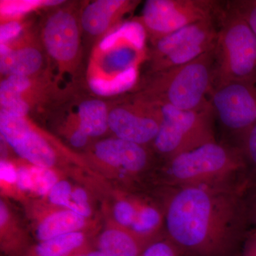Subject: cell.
Listing matches in <instances>:
<instances>
[{"label": "cell", "mask_w": 256, "mask_h": 256, "mask_svg": "<svg viewBox=\"0 0 256 256\" xmlns=\"http://www.w3.org/2000/svg\"><path fill=\"white\" fill-rule=\"evenodd\" d=\"M247 188L164 186L165 235L186 256H228L246 236Z\"/></svg>", "instance_id": "1"}, {"label": "cell", "mask_w": 256, "mask_h": 256, "mask_svg": "<svg viewBox=\"0 0 256 256\" xmlns=\"http://www.w3.org/2000/svg\"><path fill=\"white\" fill-rule=\"evenodd\" d=\"M164 186L240 188L248 186L247 168L236 146L214 141L166 161Z\"/></svg>", "instance_id": "2"}, {"label": "cell", "mask_w": 256, "mask_h": 256, "mask_svg": "<svg viewBox=\"0 0 256 256\" xmlns=\"http://www.w3.org/2000/svg\"><path fill=\"white\" fill-rule=\"evenodd\" d=\"M218 25L213 88L256 78V36L246 20L226 2L218 12Z\"/></svg>", "instance_id": "3"}, {"label": "cell", "mask_w": 256, "mask_h": 256, "mask_svg": "<svg viewBox=\"0 0 256 256\" xmlns=\"http://www.w3.org/2000/svg\"><path fill=\"white\" fill-rule=\"evenodd\" d=\"M214 62L213 50L188 64L160 72L149 88L154 102L183 110L204 105L214 87Z\"/></svg>", "instance_id": "4"}, {"label": "cell", "mask_w": 256, "mask_h": 256, "mask_svg": "<svg viewBox=\"0 0 256 256\" xmlns=\"http://www.w3.org/2000/svg\"><path fill=\"white\" fill-rule=\"evenodd\" d=\"M158 104L161 122L152 144L156 152L164 156L166 161L182 153L216 141V118L210 100L198 108L188 110Z\"/></svg>", "instance_id": "5"}, {"label": "cell", "mask_w": 256, "mask_h": 256, "mask_svg": "<svg viewBox=\"0 0 256 256\" xmlns=\"http://www.w3.org/2000/svg\"><path fill=\"white\" fill-rule=\"evenodd\" d=\"M222 2L212 0H148L142 25L156 42L184 28L218 16Z\"/></svg>", "instance_id": "6"}, {"label": "cell", "mask_w": 256, "mask_h": 256, "mask_svg": "<svg viewBox=\"0 0 256 256\" xmlns=\"http://www.w3.org/2000/svg\"><path fill=\"white\" fill-rule=\"evenodd\" d=\"M218 28L217 16L192 24L158 40L153 58L154 69L160 72L180 66L214 50Z\"/></svg>", "instance_id": "7"}, {"label": "cell", "mask_w": 256, "mask_h": 256, "mask_svg": "<svg viewBox=\"0 0 256 256\" xmlns=\"http://www.w3.org/2000/svg\"><path fill=\"white\" fill-rule=\"evenodd\" d=\"M210 96L216 118L236 138L256 124V78L214 87Z\"/></svg>", "instance_id": "8"}, {"label": "cell", "mask_w": 256, "mask_h": 256, "mask_svg": "<svg viewBox=\"0 0 256 256\" xmlns=\"http://www.w3.org/2000/svg\"><path fill=\"white\" fill-rule=\"evenodd\" d=\"M0 132L20 158L35 166L54 169L56 163L54 150L23 117L1 110Z\"/></svg>", "instance_id": "9"}, {"label": "cell", "mask_w": 256, "mask_h": 256, "mask_svg": "<svg viewBox=\"0 0 256 256\" xmlns=\"http://www.w3.org/2000/svg\"><path fill=\"white\" fill-rule=\"evenodd\" d=\"M160 122V106L154 102L117 108L108 114V127L116 138L143 146L154 142Z\"/></svg>", "instance_id": "10"}, {"label": "cell", "mask_w": 256, "mask_h": 256, "mask_svg": "<svg viewBox=\"0 0 256 256\" xmlns=\"http://www.w3.org/2000/svg\"><path fill=\"white\" fill-rule=\"evenodd\" d=\"M94 154L101 163L129 180L144 172L150 164L146 146L118 138L98 142Z\"/></svg>", "instance_id": "11"}, {"label": "cell", "mask_w": 256, "mask_h": 256, "mask_svg": "<svg viewBox=\"0 0 256 256\" xmlns=\"http://www.w3.org/2000/svg\"><path fill=\"white\" fill-rule=\"evenodd\" d=\"M44 42L47 52L56 60H73L78 48V30L75 18L65 12L52 15L44 30Z\"/></svg>", "instance_id": "12"}, {"label": "cell", "mask_w": 256, "mask_h": 256, "mask_svg": "<svg viewBox=\"0 0 256 256\" xmlns=\"http://www.w3.org/2000/svg\"><path fill=\"white\" fill-rule=\"evenodd\" d=\"M35 218L37 220L34 234L38 242L64 234L86 232L92 224L90 218L73 210L50 205L43 210L40 208Z\"/></svg>", "instance_id": "13"}, {"label": "cell", "mask_w": 256, "mask_h": 256, "mask_svg": "<svg viewBox=\"0 0 256 256\" xmlns=\"http://www.w3.org/2000/svg\"><path fill=\"white\" fill-rule=\"evenodd\" d=\"M149 244L132 230L112 222L101 232L96 245L104 256H140Z\"/></svg>", "instance_id": "14"}, {"label": "cell", "mask_w": 256, "mask_h": 256, "mask_svg": "<svg viewBox=\"0 0 256 256\" xmlns=\"http://www.w3.org/2000/svg\"><path fill=\"white\" fill-rule=\"evenodd\" d=\"M30 236L5 200L0 202V249L5 256H24L30 248Z\"/></svg>", "instance_id": "15"}, {"label": "cell", "mask_w": 256, "mask_h": 256, "mask_svg": "<svg viewBox=\"0 0 256 256\" xmlns=\"http://www.w3.org/2000/svg\"><path fill=\"white\" fill-rule=\"evenodd\" d=\"M90 250L88 235L78 232L38 242L24 256H80Z\"/></svg>", "instance_id": "16"}, {"label": "cell", "mask_w": 256, "mask_h": 256, "mask_svg": "<svg viewBox=\"0 0 256 256\" xmlns=\"http://www.w3.org/2000/svg\"><path fill=\"white\" fill-rule=\"evenodd\" d=\"M42 64L41 53L36 48L13 50L5 44H0V70L4 75L28 77L37 72Z\"/></svg>", "instance_id": "17"}, {"label": "cell", "mask_w": 256, "mask_h": 256, "mask_svg": "<svg viewBox=\"0 0 256 256\" xmlns=\"http://www.w3.org/2000/svg\"><path fill=\"white\" fill-rule=\"evenodd\" d=\"M128 4L129 2L124 0H98L90 3L82 12V28L92 35L104 33L114 15Z\"/></svg>", "instance_id": "18"}, {"label": "cell", "mask_w": 256, "mask_h": 256, "mask_svg": "<svg viewBox=\"0 0 256 256\" xmlns=\"http://www.w3.org/2000/svg\"><path fill=\"white\" fill-rule=\"evenodd\" d=\"M30 86V80L23 76H10L3 80L0 84L1 110L24 117L28 114V106L22 98V94Z\"/></svg>", "instance_id": "19"}, {"label": "cell", "mask_w": 256, "mask_h": 256, "mask_svg": "<svg viewBox=\"0 0 256 256\" xmlns=\"http://www.w3.org/2000/svg\"><path fill=\"white\" fill-rule=\"evenodd\" d=\"M108 114L107 107L102 101H84L78 108V128L89 138L102 136L109 128Z\"/></svg>", "instance_id": "20"}, {"label": "cell", "mask_w": 256, "mask_h": 256, "mask_svg": "<svg viewBox=\"0 0 256 256\" xmlns=\"http://www.w3.org/2000/svg\"><path fill=\"white\" fill-rule=\"evenodd\" d=\"M136 80V70L134 67L121 72L114 78H94L88 82L92 92L101 96L117 95L128 90L134 85Z\"/></svg>", "instance_id": "21"}, {"label": "cell", "mask_w": 256, "mask_h": 256, "mask_svg": "<svg viewBox=\"0 0 256 256\" xmlns=\"http://www.w3.org/2000/svg\"><path fill=\"white\" fill-rule=\"evenodd\" d=\"M144 200L136 195H121L114 204L112 222L130 230Z\"/></svg>", "instance_id": "22"}, {"label": "cell", "mask_w": 256, "mask_h": 256, "mask_svg": "<svg viewBox=\"0 0 256 256\" xmlns=\"http://www.w3.org/2000/svg\"><path fill=\"white\" fill-rule=\"evenodd\" d=\"M121 38H126L138 50H141L144 45L146 32L142 25L138 22L124 24L118 30L110 33L101 41L100 50H110Z\"/></svg>", "instance_id": "23"}, {"label": "cell", "mask_w": 256, "mask_h": 256, "mask_svg": "<svg viewBox=\"0 0 256 256\" xmlns=\"http://www.w3.org/2000/svg\"><path fill=\"white\" fill-rule=\"evenodd\" d=\"M247 168L248 186L256 184V124L236 138Z\"/></svg>", "instance_id": "24"}, {"label": "cell", "mask_w": 256, "mask_h": 256, "mask_svg": "<svg viewBox=\"0 0 256 256\" xmlns=\"http://www.w3.org/2000/svg\"><path fill=\"white\" fill-rule=\"evenodd\" d=\"M31 172L32 193L37 196L46 197L52 188L60 180V174L54 169L28 165Z\"/></svg>", "instance_id": "25"}, {"label": "cell", "mask_w": 256, "mask_h": 256, "mask_svg": "<svg viewBox=\"0 0 256 256\" xmlns=\"http://www.w3.org/2000/svg\"><path fill=\"white\" fill-rule=\"evenodd\" d=\"M73 188L72 184L67 180H58L46 196L48 205L66 208Z\"/></svg>", "instance_id": "26"}, {"label": "cell", "mask_w": 256, "mask_h": 256, "mask_svg": "<svg viewBox=\"0 0 256 256\" xmlns=\"http://www.w3.org/2000/svg\"><path fill=\"white\" fill-rule=\"evenodd\" d=\"M66 208L90 218L92 215V207L86 190L80 186L74 188Z\"/></svg>", "instance_id": "27"}, {"label": "cell", "mask_w": 256, "mask_h": 256, "mask_svg": "<svg viewBox=\"0 0 256 256\" xmlns=\"http://www.w3.org/2000/svg\"><path fill=\"white\" fill-rule=\"evenodd\" d=\"M140 256H182L178 247L166 235L150 244Z\"/></svg>", "instance_id": "28"}, {"label": "cell", "mask_w": 256, "mask_h": 256, "mask_svg": "<svg viewBox=\"0 0 256 256\" xmlns=\"http://www.w3.org/2000/svg\"><path fill=\"white\" fill-rule=\"evenodd\" d=\"M18 168L12 163L2 160L0 162V180L2 192L4 193L18 192L22 194L18 188Z\"/></svg>", "instance_id": "29"}, {"label": "cell", "mask_w": 256, "mask_h": 256, "mask_svg": "<svg viewBox=\"0 0 256 256\" xmlns=\"http://www.w3.org/2000/svg\"><path fill=\"white\" fill-rule=\"evenodd\" d=\"M40 0H14L3 1L1 3V13L4 16H15L25 14L42 4Z\"/></svg>", "instance_id": "30"}, {"label": "cell", "mask_w": 256, "mask_h": 256, "mask_svg": "<svg viewBox=\"0 0 256 256\" xmlns=\"http://www.w3.org/2000/svg\"><path fill=\"white\" fill-rule=\"evenodd\" d=\"M134 60L132 50L128 48H120L110 52L108 56L107 63L111 68L127 70Z\"/></svg>", "instance_id": "31"}, {"label": "cell", "mask_w": 256, "mask_h": 256, "mask_svg": "<svg viewBox=\"0 0 256 256\" xmlns=\"http://www.w3.org/2000/svg\"><path fill=\"white\" fill-rule=\"evenodd\" d=\"M229 2L246 20L256 36V0H235Z\"/></svg>", "instance_id": "32"}, {"label": "cell", "mask_w": 256, "mask_h": 256, "mask_svg": "<svg viewBox=\"0 0 256 256\" xmlns=\"http://www.w3.org/2000/svg\"><path fill=\"white\" fill-rule=\"evenodd\" d=\"M245 202L246 206L249 225L256 228V184L248 185L245 192Z\"/></svg>", "instance_id": "33"}, {"label": "cell", "mask_w": 256, "mask_h": 256, "mask_svg": "<svg viewBox=\"0 0 256 256\" xmlns=\"http://www.w3.org/2000/svg\"><path fill=\"white\" fill-rule=\"evenodd\" d=\"M18 188L22 194L26 192L32 193V182L31 172L28 165L18 168Z\"/></svg>", "instance_id": "34"}, {"label": "cell", "mask_w": 256, "mask_h": 256, "mask_svg": "<svg viewBox=\"0 0 256 256\" xmlns=\"http://www.w3.org/2000/svg\"><path fill=\"white\" fill-rule=\"evenodd\" d=\"M22 31V26L18 22L12 21L0 26V41L1 43L12 40L18 36Z\"/></svg>", "instance_id": "35"}, {"label": "cell", "mask_w": 256, "mask_h": 256, "mask_svg": "<svg viewBox=\"0 0 256 256\" xmlns=\"http://www.w3.org/2000/svg\"><path fill=\"white\" fill-rule=\"evenodd\" d=\"M242 256H256V228L246 234Z\"/></svg>", "instance_id": "36"}, {"label": "cell", "mask_w": 256, "mask_h": 256, "mask_svg": "<svg viewBox=\"0 0 256 256\" xmlns=\"http://www.w3.org/2000/svg\"><path fill=\"white\" fill-rule=\"evenodd\" d=\"M89 136L80 128L76 130L70 138V144L76 148H82L86 144Z\"/></svg>", "instance_id": "37"}, {"label": "cell", "mask_w": 256, "mask_h": 256, "mask_svg": "<svg viewBox=\"0 0 256 256\" xmlns=\"http://www.w3.org/2000/svg\"><path fill=\"white\" fill-rule=\"evenodd\" d=\"M63 2L60 0H46V1H43L42 4L45 5V6H54V5L60 4Z\"/></svg>", "instance_id": "38"}, {"label": "cell", "mask_w": 256, "mask_h": 256, "mask_svg": "<svg viewBox=\"0 0 256 256\" xmlns=\"http://www.w3.org/2000/svg\"><path fill=\"white\" fill-rule=\"evenodd\" d=\"M80 256H104L99 250L97 249L96 250H90L89 252H85V254H82Z\"/></svg>", "instance_id": "39"}]
</instances>
